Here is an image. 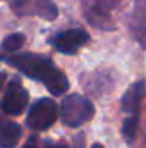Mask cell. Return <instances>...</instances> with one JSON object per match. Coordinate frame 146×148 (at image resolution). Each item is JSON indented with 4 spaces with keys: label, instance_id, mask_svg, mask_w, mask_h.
Returning a JSON list of instances; mask_svg holds the SVG:
<instances>
[{
    "label": "cell",
    "instance_id": "cell-1",
    "mask_svg": "<svg viewBox=\"0 0 146 148\" xmlns=\"http://www.w3.org/2000/svg\"><path fill=\"white\" fill-rule=\"evenodd\" d=\"M0 60L12 66L21 74L43 83L48 91L55 97H60L69 88V79L62 73L50 57L41 53H7L0 55Z\"/></svg>",
    "mask_w": 146,
    "mask_h": 148
},
{
    "label": "cell",
    "instance_id": "cell-2",
    "mask_svg": "<svg viewBox=\"0 0 146 148\" xmlns=\"http://www.w3.org/2000/svg\"><path fill=\"white\" fill-rule=\"evenodd\" d=\"M93 115H95V105H93V102L88 97L81 95V93L67 95L62 100L60 115L59 117L69 127H81L83 124H86L88 121H91Z\"/></svg>",
    "mask_w": 146,
    "mask_h": 148
},
{
    "label": "cell",
    "instance_id": "cell-3",
    "mask_svg": "<svg viewBox=\"0 0 146 148\" xmlns=\"http://www.w3.org/2000/svg\"><path fill=\"white\" fill-rule=\"evenodd\" d=\"M59 117V107L52 98H40L31 105L26 115V126L33 131H45L55 124Z\"/></svg>",
    "mask_w": 146,
    "mask_h": 148
},
{
    "label": "cell",
    "instance_id": "cell-4",
    "mask_svg": "<svg viewBox=\"0 0 146 148\" xmlns=\"http://www.w3.org/2000/svg\"><path fill=\"white\" fill-rule=\"evenodd\" d=\"M7 2L17 16H40L48 21H53L59 16V10L52 0H7Z\"/></svg>",
    "mask_w": 146,
    "mask_h": 148
},
{
    "label": "cell",
    "instance_id": "cell-5",
    "mask_svg": "<svg viewBox=\"0 0 146 148\" xmlns=\"http://www.w3.org/2000/svg\"><path fill=\"white\" fill-rule=\"evenodd\" d=\"M110 10H112V5L108 0H84L83 2V12H84L86 21L98 29L115 28V24L112 23Z\"/></svg>",
    "mask_w": 146,
    "mask_h": 148
},
{
    "label": "cell",
    "instance_id": "cell-6",
    "mask_svg": "<svg viewBox=\"0 0 146 148\" xmlns=\"http://www.w3.org/2000/svg\"><path fill=\"white\" fill-rule=\"evenodd\" d=\"M28 102H29V93L26 91V88L21 84L19 79H12L7 84L5 95L0 102V109L7 115H19L26 109Z\"/></svg>",
    "mask_w": 146,
    "mask_h": 148
},
{
    "label": "cell",
    "instance_id": "cell-7",
    "mask_svg": "<svg viewBox=\"0 0 146 148\" xmlns=\"http://www.w3.org/2000/svg\"><path fill=\"white\" fill-rule=\"evenodd\" d=\"M89 35L81 29V28H76V29H67V31H60L57 35L50 38V45L60 52V53H65V55H74L84 43H88Z\"/></svg>",
    "mask_w": 146,
    "mask_h": 148
},
{
    "label": "cell",
    "instance_id": "cell-8",
    "mask_svg": "<svg viewBox=\"0 0 146 148\" xmlns=\"http://www.w3.org/2000/svg\"><path fill=\"white\" fill-rule=\"evenodd\" d=\"M145 93H146V84L143 79L132 83L127 91L124 93L122 97V110L129 115H139L141 114V102L145 98Z\"/></svg>",
    "mask_w": 146,
    "mask_h": 148
},
{
    "label": "cell",
    "instance_id": "cell-9",
    "mask_svg": "<svg viewBox=\"0 0 146 148\" xmlns=\"http://www.w3.org/2000/svg\"><path fill=\"white\" fill-rule=\"evenodd\" d=\"M129 28L134 40L146 48V0H134V9L131 14Z\"/></svg>",
    "mask_w": 146,
    "mask_h": 148
},
{
    "label": "cell",
    "instance_id": "cell-10",
    "mask_svg": "<svg viewBox=\"0 0 146 148\" xmlns=\"http://www.w3.org/2000/svg\"><path fill=\"white\" fill-rule=\"evenodd\" d=\"M23 129L17 122L0 115V148H16L21 140Z\"/></svg>",
    "mask_w": 146,
    "mask_h": 148
},
{
    "label": "cell",
    "instance_id": "cell-11",
    "mask_svg": "<svg viewBox=\"0 0 146 148\" xmlns=\"http://www.w3.org/2000/svg\"><path fill=\"white\" fill-rule=\"evenodd\" d=\"M138 124H139V115H129L124 124H122V136L126 138L127 143H134L138 136Z\"/></svg>",
    "mask_w": 146,
    "mask_h": 148
},
{
    "label": "cell",
    "instance_id": "cell-12",
    "mask_svg": "<svg viewBox=\"0 0 146 148\" xmlns=\"http://www.w3.org/2000/svg\"><path fill=\"white\" fill-rule=\"evenodd\" d=\"M24 41H26L24 35H21V33H12V35H9L7 38L2 40V45H0V47H2V50L12 53V52H17V50L24 45Z\"/></svg>",
    "mask_w": 146,
    "mask_h": 148
},
{
    "label": "cell",
    "instance_id": "cell-13",
    "mask_svg": "<svg viewBox=\"0 0 146 148\" xmlns=\"http://www.w3.org/2000/svg\"><path fill=\"white\" fill-rule=\"evenodd\" d=\"M23 148H69L65 143H55V141H40V140H29Z\"/></svg>",
    "mask_w": 146,
    "mask_h": 148
},
{
    "label": "cell",
    "instance_id": "cell-14",
    "mask_svg": "<svg viewBox=\"0 0 146 148\" xmlns=\"http://www.w3.org/2000/svg\"><path fill=\"white\" fill-rule=\"evenodd\" d=\"M108 2H110V5H112V9H113L115 5H119V3H120V0H108Z\"/></svg>",
    "mask_w": 146,
    "mask_h": 148
},
{
    "label": "cell",
    "instance_id": "cell-15",
    "mask_svg": "<svg viewBox=\"0 0 146 148\" xmlns=\"http://www.w3.org/2000/svg\"><path fill=\"white\" fill-rule=\"evenodd\" d=\"M3 81H5V74L0 73V88H2V84H3Z\"/></svg>",
    "mask_w": 146,
    "mask_h": 148
},
{
    "label": "cell",
    "instance_id": "cell-16",
    "mask_svg": "<svg viewBox=\"0 0 146 148\" xmlns=\"http://www.w3.org/2000/svg\"><path fill=\"white\" fill-rule=\"evenodd\" d=\"M91 148H105V147H103V145H100V143H95Z\"/></svg>",
    "mask_w": 146,
    "mask_h": 148
},
{
    "label": "cell",
    "instance_id": "cell-17",
    "mask_svg": "<svg viewBox=\"0 0 146 148\" xmlns=\"http://www.w3.org/2000/svg\"><path fill=\"white\" fill-rule=\"evenodd\" d=\"M145 148H146V145H145Z\"/></svg>",
    "mask_w": 146,
    "mask_h": 148
}]
</instances>
